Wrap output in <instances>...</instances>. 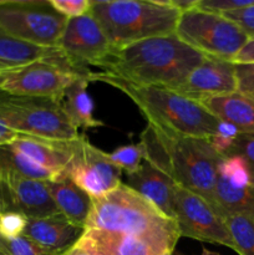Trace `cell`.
Here are the masks:
<instances>
[{
	"label": "cell",
	"instance_id": "cell-20",
	"mask_svg": "<svg viewBox=\"0 0 254 255\" xmlns=\"http://www.w3.org/2000/svg\"><path fill=\"white\" fill-rule=\"evenodd\" d=\"M47 188L59 213L71 223L85 229L91 211V197L80 189L69 177L56 182H47Z\"/></svg>",
	"mask_w": 254,
	"mask_h": 255
},
{
	"label": "cell",
	"instance_id": "cell-36",
	"mask_svg": "<svg viewBox=\"0 0 254 255\" xmlns=\"http://www.w3.org/2000/svg\"><path fill=\"white\" fill-rule=\"evenodd\" d=\"M19 136L20 134L17 132H15L14 129H11L10 127H7L6 125H4L0 121V147L9 146Z\"/></svg>",
	"mask_w": 254,
	"mask_h": 255
},
{
	"label": "cell",
	"instance_id": "cell-42",
	"mask_svg": "<svg viewBox=\"0 0 254 255\" xmlns=\"http://www.w3.org/2000/svg\"><path fill=\"white\" fill-rule=\"evenodd\" d=\"M252 193H253V196H254V187H252Z\"/></svg>",
	"mask_w": 254,
	"mask_h": 255
},
{
	"label": "cell",
	"instance_id": "cell-39",
	"mask_svg": "<svg viewBox=\"0 0 254 255\" xmlns=\"http://www.w3.org/2000/svg\"><path fill=\"white\" fill-rule=\"evenodd\" d=\"M201 255H221L218 253H216V252H212V251H208V249L203 248L202 249V254Z\"/></svg>",
	"mask_w": 254,
	"mask_h": 255
},
{
	"label": "cell",
	"instance_id": "cell-11",
	"mask_svg": "<svg viewBox=\"0 0 254 255\" xmlns=\"http://www.w3.org/2000/svg\"><path fill=\"white\" fill-rule=\"evenodd\" d=\"M66 174L92 199L104 197L122 183L121 169L110 161L107 153L90 143L84 134L72 139V156Z\"/></svg>",
	"mask_w": 254,
	"mask_h": 255
},
{
	"label": "cell",
	"instance_id": "cell-29",
	"mask_svg": "<svg viewBox=\"0 0 254 255\" xmlns=\"http://www.w3.org/2000/svg\"><path fill=\"white\" fill-rule=\"evenodd\" d=\"M239 131L228 122L219 121L218 127H217L216 133L212 137H209L208 141L211 146L213 147L214 151L219 153L221 156H226L231 147L233 146L234 141L238 137Z\"/></svg>",
	"mask_w": 254,
	"mask_h": 255
},
{
	"label": "cell",
	"instance_id": "cell-35",
	"mask_svg": "<svg viewBox=\"0 0 254 255\" xmlns=\"http://www.w3.org/2000/svg\"><path fill=\"white\" fill-rule=\"evenodd\" d=\"M233 62L236 65L254 64V37H249L247 44L241 49V51L234 57Z\"/></svg>",
	"mask_w": 254,
	"mask_h": 255
},
{
	"label": "cell",
	"instance_id": "cell-21",
	"mask_svg": "<svg viewBox=\"0 0 254 255\" xmlns=\"http://www.w3.org/2000/svg\"><path fill=\"white\" fill-rule=\"evenodd\" d=\"M87 77H81L75 81L65 92L62 107L65 114L77 129L99 128L105 124L94 115V101L87 92Z\"/></svg>",
	"mask_w": 254,
	"mask_h": 255
},
{
	"label": "cell",
	"instance_id": "cell-9",
	"mask_svg": "<svg viewBox=\"0 0 254 255\" xmlns=\"http://www.w3.org/2000/svg\"><path fill=\"white\" fill-rule=\"evenodd\" d=\"M89 74L75 69L61 54L7 71L0 91L12 96L45 97L62 102L66 90Z\"/></svg>",
	"mask_w": 254,
	"mask_h": 255
},
{
	"label": "cell",
	"instance_id": "cell-12",
	"mask_svg": "<svg viewBox=\"0 0 254 255\" xmlns=\"http://www.w3.org/2000/svg\"><path fill=\"white\" fill-rule=\"evenodd\" d=\"M176 221L179 237L221 244L234 251V243L224 219L198 194L177 186Z\"/></svg>",
	"mask_w": 254,
	"mask_h": 255
},
{
	"label": "cell",
	"instance_id": "cell-38",
	"mask_svg": "<svg viewBox=\"0 0 254 255\" xmlns=\"http://www.w3.org/2000/svg\"><path fill=\"white\" fill-rule=\"evenodd\" d=\"M0 254H7L6 241L1 236H0Z\"/></svg>",
	"mask_w": 254,
	"mask_h": 255
},
{
	"label": "cell",
	"instance_id": "cell-41",
	"mask_svg": "<svg viewBox=\"0 0 254 255\" xmlns=\"http://www.w3.org/2000/svg\"><path fill=\"white\" fill-rule=\"evenodd\" d=\"M6 72H7V71H5V72H0V89H1V86H2V82H4V80H5V75H6Z\"/></svg>",
	"mask_w": 254,
	"mask_h": 255
},
{
	"label": "cell",
	"instance_id": "cell-24",
	"mask_svg": "<svg viewBox=\"0 0 254 255\" xmlns=\"http://www.w3.org/2000/svg\"><path fill=\"white\" fill-rule=\"evenodd\" d=\"M239 255H254V218L247 216H227L224 218Z\"/></svg>",
	"mask_w": 254,
	"mask_h": 255
},
{
	"label": "cell",
	"instance_id": "cell-2",
	"mask_svg": "<svg viewBox=\"0 0 254 255\" xmlns=\"http://www.w3.org/2000/svg\"><path fill=\"white\" fill-rule=\"evenodd\" d=\"M204 59L172 34L114 50L102 69L132 84L174 90Z\"/></svg>",
	"mask_w": 254,
	"mask_h": 255
},
{
	"label": "cell",
	"instance_id": "cell-22",
	"mask_svg": "<svg viewBox=\"0 0 254 255\" xmlns=\"http://www.w3.org/2000/svg\"><path fill=\"white\" fill-rule=\"evenodd\" d=\"M60 55L61 51L57 47H42L29 44L11 36L0 27V62L11 69Z\"/></svg>",
	"mask_w": 254,
	"mask_h": 255
},
{
	"label": "cell",
	"instance_id": "cell-33",
	"mask_svg": "<svg viewBox=\"0 0 254 255\" xmlns=\"http://www.w3.org/2000/svg\"><path fill=\"white\" fill-rule=\"evenodd\" d=\"M222 15L238 25L249 37H254V4L244 9L224 12Z\"/></svg>",
	"mask_w": 254,
	"mask_h": 255
},
{
	"label": "cell",
	"instance_id": "cell-43",
	"mask_svg": "<svg viewBox=\"0 0 254 255\" xmlns=\"http://www.w3.org/2000/svg\"><path fill=\"white\" fill-rule=\"evenodd\" d=\"M0 255H9V254H0Z\"/></svg>",
	"mask_w": 254,
	"mask_h": 255
},
{
	"label": "cell",
	"instance_id": "cell-13",
	"mask_svg": "<svg viewBox=\"0 0 254 255\" xmlns=\"http://www.w3.org/2000/svg\"><path fill=\"white\" fill-rule=\"evenodd\" d=\"M19 212L29 219L59 213L47 182L25 177L0 161V213Z\"/></svg>",
	"mask_w": 254,
	"mask_h": 255
},
{
	"label": "cell",
	"instance_id": "cell-17",
	"mask_svg": "<svg viewBox=\"0 0 254 255\" xmlns=\"http://www.w3.org/2000/svg\"><path fill=\"white\" fill-rule=\"evenodd\" d=\"M85 229L71 223L62 214L29 219L22 237L50 251L62 254L71 248Z\"/></svg>",
	"mask_w": 254,
	"mask_h": 255
},
{
	"label": "cell",
	"instance_id": "cell-25",
	"mask_svg": "<svg viewBox=\"0 0 254 255\" xmlns=\"http://www.w3.org/2000/svg\"><path fill=\"white\" fill-rule=\"evenodd\" d=\"M218 176L236 188L247 189L252 187L248 167L244 159L236 154H229L222 158L218 166Z\"/></svg>",
	"mask_w": 254,
	"mask_h": 255
},
{
	"label": "cell",
	"instance_id": "cell-8",
	"mask_svg": "<svg viewBox=\"0 0 254 255\" xmlns=\"http://www.w3.org/2000/svg\"><path fill=\"white\" fill-rule=\"evenodd\" d=\"M67 20L50 0H0V27L29 44L56 47Z\"/></svg>",
	"mask_w": 254,
	"mask_h": 255
},
{
	"label": "cell",
	"instance_id": "cell-31",
	"mask_svg": "<svg viewBox=\"0 0 254 255\" xmlns=\"http://www.w3.org/2000/svg\"><path fill=\"white\" fill-rule=\"evenodd\" d=\"M253 4L254 0H198L196 9L222 15L224 12L244 9Z\"/></svg>",
	"mask_w": 254,
	"mask_h": 255
},
{
	"label": "cell",
	"instance_id": "cell-40",
	"mask_svg": "<svg viewBox=\"0 0 254 255\" xmlns=\"http://www.w3.org/2000/svg\"><path fill=\"white\" fill-rule=\"evenodd\" d=\"M10 70H14V69H11V67L6 66V65H4V64H1V62H0V72L10 71Z\"/></svg>",
	"mask_w": 254,
	"mask_h": 255
},
{
	"label": "cell",
	"instance_id": "cell-37",
	"mask_svg": "<svg viewBox=\"0 0 254 255\" xmlns=\"http://www.w3.org/2000/svg\"><path fill=\"white\" fill-rule=\"evenodd\" d=\"M61 255H92V253L76 242L71 248L67 249V251L65 252V253H62Z\"/></svg>",
	"mask_w": 254,
	"mask_h": 255
},
{
	"label": "cell",
	"instance_id": "cell-28",
	"mask_svg": "<svg viewBox=\"0 0 254 255\" xmlns=\"http://www.w3.org/2000/svg\"><path fill=\"white\" fill-rule=\"evenodd\" d=\"M229 154H236L244 159L251 174L252 187H254V133H239L226 156Z\"/></svg>",
	"mask_w": 254,
	"mask_h": 255
},
{
	"label": "cell",
	"instance_id": "cell-14",
	"mask_svg": "<svg viewBox=\"0 0 254 255\" xmlns=\"http://www.w3.org/2000/svg\"><path fill=\"white\" fill-rule=\"evenodd\" d=\"M173 91L197 102L208 97L236 92V64L214 57H206Z\"/></svg>",
	"mask_w": 254,
	"mask_h": 255
},
{
	"label": "cell",
	"instance_id": "cell-7",
	"mask_svg": "<svg viewBox=\"0 0 254 255\" xmlns=\"http://www.w3.org/2000/svg\"><path fill=\"white\" fill-rule=\"evenodd\" d=\"M174 35L206 57L232 62L249 40L248 35L226 16L199 9L182 12Z\"/></svg>",
	"mask_w": 254,
	"mask_h": 255
},
{
	"label": "cell",
	"instance_id": "cell-4",
	"mask_svg": "<svg viewBox=\"0 0 254 255\" xmlns=\"http://www.w3.org/2000/svg\"><path fill=\"white\" fill-rule=\"evenodd\" d=\"M85 229L128 234L163 246L173 252L181 238L173 219L168 218L127 184L92 199Z\"/></svg>",
	"mask_w": 254,
	"mask_h": 255
},
{
	"label": "cell",
	"instance_id": "cell-23",
	"mask_svg": "<svg viewBox=\"0 0 254 255\" xmlns=\"http://www.w3.org/2000/svg\"><path fill=\"white\" fill-rule=\"evenodd\" d=\"M214 209L223 219L233 214L254 218V196L252 187L247 189L236 188L218 176L214 189Z\"/></svg>",
	"mask_w": 254,
	"mask_h": 255
},
{
	"label": "cell",
	"instance_id": "cell-34",
	"mask_svg": "<svg viewBox=\"0 0 254 255\" xmlns=\"http://www.w3.org/2000/svg\"><path fill=\"white\" fill-rule=\"evenodd\" d=\"M237 91L254 99V64L236 65Z\"/></svg>",
	"mask_w": 254,
	"mask_h": 255
},
{
	"label": "cell",
	"instance_id": "cell-30",
	"mask_svg": "<svg viewBox=\"0 0 254 255\" xmlns=\"http://www.w3.org/2000/svg\"><path fill=\"white\" fill-rule=\"evenodd\" d=\"M6 249L9 255H61L57 252L39 246L22 236L14 241L6 242Z\"/></svg>",
	"mask_w": 254,
	"mask_h": 255
},
{
	"label": "cell",
	"instance_id": "cell-19",
	"mask_svg": "<svg viewBox=\"0 0 254 255\" xmlns=\"http://www.w3.org/2000/svg\"><path fill=\"white\" fill-rule=\"evenodd\" d=\"M11 146L41 166L65 171L72 156V141L40 138L20 134Z\"/></svg>",
	"mask_w": 254,
	"mask_h": 255
},
{
	"label": "cell",
	"instance_id": "cell-32",
	"mask_svg": "<svg viewBox=\"0 0 254 255\" xmlns=\"http://www.w3.org/2000/svg\"><path fill=\"white\" fill-rule=\"evenodd\" d=\"M50 4L67 19L86 15L91 9V0H50Z\"/></svg>",
	"mask_w": 254,
	"mask_h": 255
},
{
	"label": "cell",
	"instance_id": "cell-15",
	"mask_svg": "<svg viewBox=\"0 0 254 255\" xmlns=\"http://www.w3.org/2000/svg\"><path fill=\"white\" fill-rule=\"evenodd\" d=\"M77 243L92 255H169L173 252L163 246L128 234L85 229Z\"/></svg>",
	"mask_w": 254,
	"mask_h": 255
},
{
	"label": "cell",
	"instance_id": "cell-6",
	"mask_svg": "<svg viewBox=\"0 0 254 255\" xmlns=\"http://www.w3.org/2000/svg\"><path fill=\"white\" fill-rule=\"evenodd\" d=\"M0 121L19 134L72 141L79 129L65 114L62 102L45 97H25L0 92Z\"/></svg>",
	"mask_w": 254,
	"mask_h": 255
},
{
	"label": "cell",
	"instance_id": "cell-27",
	"mask_svg": "<svg viewBox=\"0 0 254 255\" xmlns=\"http://www.w3.org/2000/svg\"><path fill=\"white\" fill-rule=\"evenodd\" d=\"M29 218L19 212L0 213V236L6 242L14 241L24 234Z\"/></svg>",
	"mask_w": 254,
	"mask_h": 255
},
{
	"label": "cell",
	"instance_id": "cell-5",
	"mask_svg": "<svg viewBox=\"0 0 254 255\" xmlns=\"http://www.w3.org/2000/svg\"><path fill=\"white\" fill-rule=\"evenodd\" d=\"M90 12L115 50L176 31L181 12L167 0H91Z\"/></svg>",
	"mask_w": 254,
	"mask_h": 255
},
{
	"label": "cell",
	"instance_id": "cell-26",
	"mask_svg": "<svg viewBox=\"0 0 254 255\" xmlns=\"http://www.w3.org/2000/svg\"><path fill=\"white\" fill-rule=\"evenodd\" d=\"M109 159L119 167L121 171H126L127 176L133 174L144 161V148L141 142L117 147L114 152L107 153Z\"/></svg>",
	"mask_w": 254,
	"mask_h": 255
},
{
	"label": "cell",
	"instance_id": "cell-10",
	"mask_svg": "<svg viewBox=\"0 0 254 255\" xmlns=\"http://www.w3.org/2000/svg\"><path fill=\"white\" fill-rule=\"evenodd\" d=\"M56 47L82 74H89L91 65L104 66L115 50L91 12L67 20Z\"/></svg>",
	"mask_w": 254,
	"mask_h": 255
},
{
	"label": "cell",
	"instance_id": "cell-16",
	"mask_svg": "<svg viewBox=\"0 0 254 255\" xmlns=\"http://www.w3.org/2000/svg\"><path fill=\"white\" fill-rule=\"evenodd\" d=\"M127 186L151 202L161 213L174 221L177 184L164 172L143 161L138 171L127 176Z\"/></svg>",
	"mask_w": 254,
	"mask_h": 255
},
{
	"label": "cell",
	"instance_id": "cell-3",
	"mask_svg": "<svg viewBox=\"0 0 254 255\" xmlns=\"http://www.w3.org/2000/svg\"><path fill=\"white\" fill-rule=\"evenodd\" d=\"M89 81L110 85L128 96L149 125L181 136L207 138L213 136L219 121L201 104L173 90L143 86L126 81L109 72H90Z\"/></svg>",
	"mask_w": 254,
	"mask_h": 255
},
{
	"label": "cell",
	"instance_id": "cell-1",
	"mask_svg": "<svg viewBox=\"0 0 254 255\" xmlns=\"http://www.w3.org/2000/svg\"><path fill=\"white\" fill-rule=\"evenodd\" d=\"M139 142L144 148V161L214 208L218 166L223 156L214 151L208 139L181 136L148 124Z\"/></svg>",
	"mask_w": 254,
	"mask_h": 255
},
{
	"label": "cell",
	"instance_id": "cell-44",
	"mask_svg": "<svg viewBox=\"0 0 254 255\" xmlns=\"http://www.w3.org/2000/svg\"><path fill=\"white\" fill-rule=\"evenodd\" d=\"M169 255H173V254H169Z\"/></svg>",
	"mask_w": 254,
	"mask_h": 255
},
{
	"label": "cell",
	"instance_id": "cell-18",
	"mask_svg": "<svg viewBox=\"0 0 254 255\" xmlns=\"http://www.w3.org/2000/svg\"><path fill=\"white\" fill-rule=\"evenodd\" d=\"M201 104L218 121L233 125L239 133H254V99L236 91L204 99Z\"/></svg>",
	"mask_w": 254,
	"mask_h": 255
}]
</instances>
